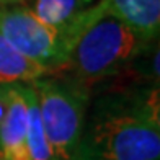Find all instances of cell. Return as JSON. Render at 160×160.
Instances as JSON below:
<instances>
[{"label": "cell", "instance_id": "277c9868", "mask_svg": "<svg viewBox=\"0 0 160 160\" xmlns=\"http://www.w3.org/2000/svg\"><path fill=\"white\" fill-rule=\"evenodd\" d=\"M0 34L21 54L41 64L48 75H54L65 62L67 51L61 31L26 7H0Z\"/></svg>", "mask_w": 160, "mask_h": 160}, {"label": "cell", "instance_id": "3957f363", "mask_svg": "<svg viewBox=\"0 0 160 160\" xmlns=\"http://www.w3.org/2000/svg\"><path fill=\"white\" fill-rule=\"evenodd\" d=\"M31 87L52 160H77L88 114V92L57 75L42 77Z\"/></svg>", "mask_w": 160, "mask_h": 160}, {"label": "cell", "instance_id": "7a4b0ae2", "mask_svg": "<svg viewBox=\"0 0 160 160\" xmlns=\"http://www.w3.org/2000/svg\"><path fill=\"white\" fill-rule=\"evenodd\" d=\"M149 46V41L108 10L105 0H98L88 7L82 31L54 75L90 92L93 85L124 70Z\"/></svg>", "mask_w": 160, "mask_h": 160}, {"label": "cell", "instance_id": "5b68a950", "mask_svg": "<svg viewBox=\"0 0 160 160\" xmlns=\"http://www.w3.org/2000/svg\"><path fill=\"white\" fill-rule=\"evenodd\" d=\"M0 160H31L28 145V105L25 85H8L7 108L0 121Z\"/></svg>", "mask_w": 160, "mask_h": 160}, {"label": "cell", "instance_id": "ba28073f", "mask_svg": "<svg viewBox=\"0 0 160 160\" xmlns=\"http://www.w3.org/2000/svg\"><path fill=\"white\" fill-rule=\"evenodd\" d=\"M88 7L87 0H36L33 12L39 20L62 34L64 28Z\"/></svg>", "mask_w": 160, "mask_h": 160}, {"label": "cell", "instance_id": "52a82bcc", "mask_svg": "<svg viewBox=\"0 0 160 160\" xmlns=\"http://www.w3.org/2000/svg\"><path fill=\"white\" fill-rule=\"evenodd\" d=\"M42 77H48V70L21 54L0 34V85H31Z\"/></svg>", "mask_w": 160, "mask_h": 160}, {"label": "cell", "instance_id": "9c48e42d", "mask_svg": "<svg viewBox=\"0 0 160 160\" xmlns=\"http://www.w3.org/2000/svg\"><path fill=\"white\" fill-rule=\"evenodd\" d=\"M26 0H0V5L2 7H10V5H18V3H23Z\"/></svg>", "mask_w": 160, "mask_h": 160}, {"label": "cell", "instance_id": "8992f818", "mask_svg": "<svg viewBox=\"0 0 160 160\" xmlns=\"http://www.w3.org/2000/svg\"><path fill=\"white\" fill-rule=\"evenodd\" d=\"M113 15L152 42L160 31V0H105Z\"/></svg>", "mask_w": 160, "mask_h": 160}, {"label": "cell", "instance_id": "6da1fadb", "mask_svg": "<svg viewBox=\"0 0 160 160\" xmlns=\"http://www.w3.org/2000/svg\"><path fill=\"white\" fill-rule=\"evenodd\" d=\"M158 85L98 98L87 114L77 160H160Z\"/></svg>", "mask_w": 160, "mask_h": 160}]
</instances>
